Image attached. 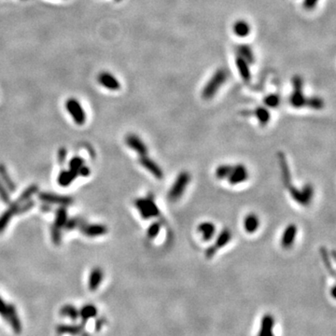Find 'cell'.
<instances>
[{"instance_id":"obj_1","label":"cell","mask_w":336,"mask_h":336,"mask_svg":"<svg viewBox=\"0 0 336 336\" xmlns=\"http://www.w3.org/2000/svg\"><path fill=\"white\" fill-rule=\"evenodd\" d=\"M227 78H228V73L225 69L224 68L218 69L216 72L213 74L211 79L208 80L207 84L205 85V87L202 91V97L206 100L212 99L219 92L220 88L224 85Z\"/></svg>"},{"instance_id":"obj_2","label":"cell","mask_w":336,"mask_h":336,"mask_svg":"<svg viewBox=\"0 0 336 336\" xmlns=\"http://www.w3.org/2000/svg\"><path fill=\"white\" fill-rule=\"evenodd\" d=\"M137 210L145 220L160 216V209L156 205L152 194H149L146 198H138L135 201Z\"/></svg>"},{"instance_id":"obj_3","label":"cell","mask_w":336,"mask_h":336,"mask_svg":"<svg viewBox=\"0 0 336 336\" xmlns=\"http://www.w3.org/2000/svg\"><path fill=\"white\" fill-rule=\"evenodd\" d=\"M292 86H293V92L289 97V103L293 108H296V109H301L303 107H305L307 97L304 96V91H303V86H304L303 78L299 75H295L292 78Z\"/></svg>"},{"instance_id":"obj_4","label":"cell","mask_w":336,"mask_h":336,"mask_svg":"<svg viewBox=\"0 0 336 336\" xmlns=\"http://www.w3.org/2000/svg\"><path fill=\"white\" fill-rule=\"evenodd\" d=\"M190 180H191V176L186 171L181 172L178 176H176V181L174 182V184L172 185L170 191L168 192L169 200L175 202L177 199H179L182 196Z\"/></svg>"},{"instance_id":"obj_5","label":"cell","mask_w":336,"mask_h":336,"mask_svg":"<svg viewBox=\"0 0 336 336\" xmlns=\"http://www.w3.org/2000/svg\"><path fill=\"white\" fill-rule=\"evenodd\" d=\"M65 109L69 115L72 117L73 120L78 125H83L86 121V114L80 102L75 98H69L65 102Z\"/></svg>"},{"instance_id":"obj_6","label":"cell","mask_w":336,"mask_h":336,"mask_svg":"<svg viewBox=\"0 0 336 336\" xmlns=\"http://www.w3.org/2000/svg\"><path fill=\"white\" fill-rule=\"evenodd\" d=\"M39 199L43 203H47L50 205H59L61 207H67L72 205V197L70 196H64V195H58L56 193L52 192H40L39 193Z\"/></svg>"},{"instance_id":"obj_7","label":"cell","mask_w":336,"mask_h":336,"mask_svg":"<svg viewBox=\"0 0 336 336\" xmlns=\"http://www.w3.org/2000/svg\"><path fill=\"white\" fill-rule=\"evenodd\" d=\"M98 83L104 88L110 91H118L120 89V83L119 80L109 71H102L98 74L97 77Z\"/></svg>"},{"instance_id":"obj_8","label":"cell","mask_w":336,"mask_h":336,"mask_svg":"<svg viewBox=\"0 0 336 336\" xmlns=\"http://www.w3.org/2000/svg\"><path fill=\"white\" fill-rule=\"evenodd\" d=\"M4 320H6V322L9 324V326L12 329V331L19 335L22 333L23 331V326H22V322L20 320V318L18 316L17 313L16 307L13 304H8V312L5 317Z\"/></svg>"},{"instance_id":"obj_9","label":"cell","mask_w":336,"mask_h":336,"mask_svg":"<svg viewBox=\"0 0 336 336\" xmlns=\"http://www.w3.org/2000/svg\"><path fill=\"white\" fill-rule=\"evenodd\" d=\"M248 177L247 168L244 165H236L232 168V173L228 176V181L231 185L240 184L245 182Z\"/></svg>"},{"instance_id":"obj_10","label":"cell","mask_w":336,"mask_h":336,"mask_svg":"<svg viewBox=\"0 0 336 336\" xmlns=\"http://www.w3.org/2000/svg\"><path fill=\"white\" fill-rule=\"evenodd\" d=\"M80 231L84 235L89 237H96L106 234L108 232V228L103 224H82L80 225Z\"/></svg>"},{"instance_id":"obj_11","label":"cell","mask_w":336,"mask_h":336,"mask_svg":"<svg viewBox=\"0 0 336 336\" xmlns=\"http://www.w3.org/2000/svg\"><path fill=\"white\" fill-rule=\"evenodd\" d=\"M139 163L143 168L148 170L152 176H155L158 179H162L164 177V172L162 168L158 166L157 163L148 157L147 155H143L139 157Z\"/></svg>"},{"instance_id":"obj_12","label":"cell","mask_w":336,"mask_h":336,"mask_svg":"<svg viewBox=\"0 0 336 336\" xmlns=\"http://www.w3.org/2000/svg\"><path fill=\"white\" fill-rule=\"evenodd\" d=\"M125 143L128 146L129 148H131L133 151L137 152L139 154V156L147 155V153H148L147 146L135 134H129L125 136Z\"/></svg>"},{"instance_id":"obj_13","label":"cell","mask_w":336,"mask_h":336,"mask_svg":"<svg viewBox=\"0 0 336 336\" xmlns=\"http://www.w3.org/2000/svg\"><path fill=\"white\" fill-rule=\"evenodd\" d=\"M56 332L59 335H68L72 336H89L84 328L80 325L61 324L56 327Z\"/></svg>"},{"instance_id":"obj_14","label":"cell","mask_w":336,"mask_h":336,"mask_svg":"<svg viewBox=\"0 0 336 336\" xmlns=\"http://www.w3.org/2000/svg\"><path fill=\"white\" fill-rule=\"evenodd\" d=\"M297 226L295 224H291L286 227L284 230L282 237H281V246L285 249H288L292 247L295 238H296Z\"/></svg>"},{"instance_id":"obj_15","label":"cell","mask_w":336,"mask_h":336,"mask_svg":"<svg viewBox=\"0 0 336 336\" xmlns=\"http://www.w3.org/2000/svg\"><path fill=\"white\" fill-rule=\"evenodd\" d=\"M17 208H18V203L14 202L12 204H9L7 210H5L1 215H0V233L4 232V230L7 228L9 222L11 221L12 217L16 215Z\"/></svg>"},{"instance_id":"obj_16","label":"cell","mask_w":336,"mask_h":336,"mask_svg":"<svg viewBox=\"0 0 336 336\" xmlns=\"http://www.w3.org/2000/svg\"><path fill=\"white\" fill-rule=\"evenodd\" d=\"M104 273L100 267H95L89 276L88 288L91 291H96L100 287L103 280Z\"/></svg>"},{"instance_id":"obj_17","label":"cell","mask_w":336,"mask_h":336,"mask_svg":"<svg viewBox=\"0 0 336 336\" xmlns=\"http://www.w3.org/2000/svg\"><path fill=\"white\" fill-rule=\"evenodd\" d=\"M279 160H280L282 180H283L284 184L286 185V187L288 188V186L291 185V175H290V172H289V168H288L286 156L283 152H279Z\"/></svg>"},{"instance_id":"obj_18","label":"cell","mask_w":336,"mask_h":336,"mask_svg":"<svg viewBox=\"0 0 336 336\" xmlns=\"http://www.w3.org/2000/svg\"><path fill=\"white\" fill-rule=\"evenodd\" d=\"M235 64L242 80L245 82H249L251 80V72L248 62L241 58L240 56H237L235 58Z\"/></svg>"},{"instance_id":"obj_19","label":"cell","mask_w":336,"mask_h":336,"mask_svg":"<svg viewBox=\"0 0 336 336\" xmlns=\"http://www.w3.org/2000/svg\"><path fill=\"white\" fill-rule=\"evenodd\" d=\"M198 232H200L203 240L208 242L213 238L216 232V227L213 223L210 222H204L199 224L198 226Z\"/></svg>"},{"instance_id":"obj_20","label":"cell","mask_w":336,"mask_h":336,"mask_svg":"<svg viewBox=\"0 0 336 336\" xmlns=\"http://www.w3.org/2000/svg\"><path fill=\"white\" fill-rule=\"evenodd\" d=\"M79 176L78 172L73 171V170H62L58 176L57 181L58 184L61 185L62 187H67L72 183L73 181Z\"/></svg>"},{"instance_id":"obj_21","label":"cell","mask_w":336,"mask_h":336,"mask_svg":"<svg viewBox=\"0 0 336 336\" xmlns=\"http://www.w3.org/2000/svg\"><path fill=\"white\" fill-rule=\"evenodd\" d=\"M0 179L3 182V184L5 185L8 192H14L16 191V184L11 179L5 165L1 163H0Z\"/></svg>"},{"instance_id":"obj_22","label":"cell","mask_w":336,"mask_h":336,"mask_svg":"<svg viewBox=\"0 0 336 336\" xmlns=\"http://www.w3.org/2000/svg\"><path fill=\"white\" fill-rule=\"evenodd\" d=\"M260 226V220L256 214L250 213L244 219V229L248 233H254Z\"/></svg>"},{"instance_id":"obj_23","label":"cell","mask_w":336,"mask_h":336,"mask_svg":"<svg viewBox=\"0 0 336 336\" xmlns=\"http://www.w3.org/2000/svg\"><path fill=\"white\" fill-rule=\"evenodd\" d=\"M97 313H98L97 308L94 304H85L79 310L80 318L84 323H86L91 319L96 318L97 316Z\"/></svg>"},{"instance_id":"obj_24","label":"cell","mask_w":336,"mask_h":336,"mask_svg":"<svg viewBox=\"0 0 336 336\" xmlns=\"http://www.w3.org/2000/svg\"><path fill=\"white\" fill-rule=\"evenodd\" d=\"M238 56L243 58L245 61H247L248 64H254L255 62V56L250 46L248 44H240L236 48Z\"/></svg>"},{"instance_id":"obj_25","label":"cell","mask_w":336,"mask_h":336,"mask_svg":"<svg viewBox=\"0 0 336 336\" xmlns=\"http://www.w3.org/2000/svg\"><path fill=\"white\" fill-rule=\"evenodd\" d=\"M233 32L234 34L239 37V38H245L250 34V25L248 24V22L244 20H237L234 24H233Z\"/></svg>"},{"instance_id":"obj_26","label":"cell","mask_w":336,"mask_h":336,"mask_svg":"<svg viewBox=\"0 0 336 336\" xmlns=\"http://www.w3.org/2000/svg\"><path fill=\"white\" fill-rule=\"evenodd\" d=\"M232 239V232L228 228H224L217 237L216 242L213 245L219 250L225 247Z\"/></svg>"},{"instance_id":"obj_27","label":"cell","mask_w":336,"mask_h":336,"mask_svg":"<svg viewBox=\"0 0 336 336\" xmlns=\"http://www.w3.org/2000/svg\"><path fill=\"white\" fill-rule=\"evenodd\" d=\"M274 328V319L271 315H266L263 320V324H261L259 336H273Z\"/></svg>"},{"instance_id":"obj_28","label":"cell","mask_w":336,"mask_h":336,"mask_svg":"<svg viewBox=\"0 0 336 336\" xmlns=\"http://www.w3.org/2000/svg\"><path fill=\"white\" fill-rule=\"evenodd\" d=\"M59 314H60V316L69 318L71 320H77L80 318L79 309L72 304H64V305H63L59 310Z\"/></svg>"},{"instance_id":"obj_29","label":"cell","mask_w":336,"mask_h":336,"mask_svg":"<svg viewBox=\"0 0 336 336\" xmlns=\"http://www.w3.org/2000/svg\"><path fill=\"white\" fill-rule=\"evenodd\" d=\"M253 116L256 117L260 124L263 126L266 125L271 118L270 112L264 107H258L255 111H253Z\"/></svg>"},{"instance_id":"obj_30","label":"cell","mask_w":336,"mask_h":336,"mask_svg":"<svg viewBox=\"0 0 336 336\" xmlns=\"http://www.w3.org/2000/svg\"><path fill=\"white\" fill-rule=\"evenodd\" d=\"M68 218H67V210L64 207H61L56 210V221H55V225L63 229L64 225L66 224Z\"/></svg>"},{"instance_id":"obj_31","label":"cell","mask_w":336,"mask_h":336,"mask_svg":"<svg viewBox=\"0 0 336 336\" xmlns=\"http://www.w3.org/2000/svg\"><path fill=\"white\" fill-rule=\"evenodd\" d=\"M37 192H39V187L37 185L33 184L28 186L24 192H22L16 201L18 204L24 203L25 201L30 200L32 198L33 195L36 194Z\"/></svg>"},{"instance_id":"obj_32","label":"cell","mask_w":336,"mask_h":336,"mask_svg":"<svg viewBox=\"0 0 336 336\" xmlns=\"http://www.w3.org/2000/svg\"><path fill=\"white\" fill-rule=\"evenodd\" d=\"M320 257H321V259H322V261L324 263V265L327 268L329 273H331L332 276L335 277L336 276V272H335L333 264L331 263V258H330V254H329L327 248H325V247H321L320 248Z\"/></svg>"},{"instance_id":"obj_33","label":"cell","mask_w":336,"mask_h":336,"mask_svg":"<svg viewBox=\"0 0 336 336\" xmlns=\"http://www.w3.org/2000/svg\"><path fill=\"white\" fill-rule=\"evenodd\" d=\"M305 107H308L312 110H316V111H320L324 108V101L322 98H320L319 96H312L309 98H306V103H305Z\"/></svg>"},{"instance_id":"obj_34","label":"cell","mask_w":336,"mask_h":336,"mask_svg":"<svg viewBox=\"0 0 336 336\" xmlns=\"http://www.w3.org/2000/svg\"><path fill=\"white\" fill-rule=\"evenodd\" d=\"M232 168L233 167L230 166V165H222V166H220L219 168H217L215 176L219 179L227 178L228 176H230V174L232 173Z\"/></svg>"},{"instance_id":"obj_35","label":"cell","mask_w":336,"mask_h":336,"mask_svg":"<svg viewBox=\"0 0 336 336\" xmlns=\"http://www.w3.org/2000/svg\"><path fill=\"white\" fill-rule=\"evenodd\" d=\"M51 236H52L53 243L56 245V246H59L61 244V241H62V229L57 227L55 224L52 225V227H51Z\"/></svg>"},{"instance_id":"obj_36","label":"cell","mask_w":336,"mask_h":336,"mask_svg":"<svg viewBox=\"0 0 336 336\" xmlns=\"http://www.w3.org/2000/svg\"><path fill=\"white\" fill-rule=\"evenodd\" d=\"M288 191H289V193L291 195V197L295 200V202H297L298 204L302 205V206H305L304 204V196H303V193L301 191H299L297 189L296 187H294L293 185L291 184L290 186L288 187Z\"/></svg>"},{"instance_id":"obj_37","label":"cell","mask_w":336,"mask_h":336,"mask_svg":"<svg viewBox=\"0 0 336 336\" xmlns=\"http://www.w3.org/2000/svg\"><path fill=\"white\" fill-rule=\"evenodd\" d=\"M264 104L266 105L269 108L276 109L278 108L280 104V97L279 95L276 94H271L269 96H266L264 99Z\"/></svg>"},{"instance_id":"obj_38","label":"cell","mask_w":336,"mask_h":336,"mask_svg":"<svg viewBox=\"0 0 336 336\" xmlns=\"http://www.w3.org/2000/svg\"><path fill=\"white\" fill-rule=\"evenodd\" d=\"M301 192H302L303 196H304L305 206H308L310 204V202L312 201L313 195H314V189H313L312 185H304V188Z\"/></svg>"},{"instance_id":"obj_39","label":"cell","mask_w":336,"mask_h":336,"mask_svg":"<svg viewBox=\"0 0 336 336\" xmlns=\"http://www.w3.org/2000/svg\"><path fill=\"white\" fill-rule=\"evenodd\" d=\"M34 207H35V202L31 200V199H30V200L25 201V202L21 203V204H18L16 215H20V214L26 213L27 211L31 210Z\"/></svg>"},{"instance_id":"obj_40","label":"cell","mask_w":336,"mask_h":336,"mask_svg":"<svg viewBox=\"0 0 336 336\" xmlns=\"http://www.w3.org/2000/svg\"><path fill=\"white\" fill-rule=\"evenodd\" d=\"M161 231V224L160 223H153L152 225H150V227L147 230V237L149 239H154Z\"/></svg>"},{"instance_id":"obj_41","label":"cell","mask_w":336,"mask_h":336,"mask_svg":"<svg viewBox=\"0 0 336 336\" xmlns=\"http://www.w3.org/2000/svg\"><path fill=\"white\" fill-rule=\"evenodd\" d=\"M83 224L82 221L79 219V218H72V219H68L66 224L64 226V230L67 231H71L75 228H79L81 224Z\"/></svg>"},{"instance_id":"obj_42","label":"cell","mask_w":336,"mask_h":336,"mask_svg":"<svg viewBox=\"0 0 336 336\" xmlns=\"http://www.w3.org/2000/svg\"><path fill=\"white\" fill-rule=\"evenodd\" d=\"M84 166V160L82 158H80L79 156H76L72 158L70 162H69V169L70 170H73V171H76V172H79L80 168ZM79 174V173H78Z\"/></svg>"},{"instance_id":"obj_43","label":"cell","mask_w":336,"mask_h":336,"mask_svg":"<svg viewBox=\"0 0 336 336\" xmlns=\"http://www.w3.org/2000/svg\"><path fill=\"white\" fill-rule=\"evenodd\" d=\"M0 199L6 205H9L10 204L9 193H8L7 188L5 187V185L3 184V182L1 181V179H0Z\"/></svg>"},{"instance_id":"obj_44","label":"cell","mask_w":336,"mask_h":336,"mask_svg":"<svg viewBox=\"0 0 336 336\" xmlns=\"http://www.w3.org/2000/svg\"><path fill=\"white\" fill-rule=\"evenodd\" d=\"M7 312H8V304H6L4 300L0 297V316L3 319H5Z\"/></svg>"},{"instance_id":"obj_45","label":"cell","mask_w":336,"mask_h":336,"mask_svg":"<svg viewBox=\"0 0 336 336\" xmlns=\"http://www.w3.org/2000/svg\"><path fill=\"white\" fill-rule=\"evenodd\" d=\"M319 3V0H304V8L307 10H311L317 6Z\"/></svg>"},{"instance_id":"obj_46","label":"cell","mask_w":336,"mask_h":336,"mask_svg":"<svg viewBox=\"0 0 336 336\" xmlns=\"http://www.w3.org/2000/svg\"><path fill=\"white\" fill-rule=\"evenodd\" d=\"M217 252H218V249L212 245V246L208 247V248L206 249V252H205L206 258L208 259V260H210V259H212L213 257L216 255Z\"/></svg>"},{"instance_id":"obj_47","label":"cell","mask_w":336,"mask_h":336,"mask_svg":"<svg viewBox=\"0 0 336 336\" xmlns=\"http://www.w3.org/2000/svg\"><path fill=\"white\" fill-rule=\"evenodd\" d=\"M66 155H67V151L65 150V148L59 149V151H58V162H59L60 165L64 164L65 158H66Z\"/></svg>"},{"instance_id":"obj_48","label":"cell","mask_w":336,"mask_h":336,"mask_svg":"<svg viewBox=\"0 0 336 336\" xmlns=\"http://www.w3.org/2000/svg\"><path fill=\"white\" fill-rule=\"evenodd\" d=\"M78 173H79V176H88L89 175L91 174V170H90V168H87V167L82 166V167L80 168V170H79Z\"/></svg>"},{"instance_id":"obj_49","label":"cell","mask_w":336,"mask_h":336,"mask_svg":"<svg viewBox=\"0 0 336 336\" xmlns=\"http://www.w3.org/2000/svg\"><path fill=\"white\" fill-rule=\"evenodd\" d=\"M40 208H41V210H42L43 212H50V211L53 210V209H52V206H51L50 204H47V203H44Z\"/></svg>"},{"instance_id":"obj_50","label":"cell","mask_w":336,"mask_h":336,"mask_svg":"<svg viewBox=\"0 0 336 336\" xmlns=\"http://www.w3.org/2000/svg\"><path fill=\"white\" fill-rule=\"evenodd\" d=\"M104 324V320L101 319V320H97V322L96 323V331H99L101 329V326Z\"/></svg>"},{"instance_id":"obj_51","label":"cell","mask_w":336,"mask_h":336,"mask_svg":"<svg viewBox=\"0 0 336 336\" xmlns=\"http://www.w3.org/2000/svg\"><path fill=\"white\" fill-rule=\"evenodd\" d=\"M117 1H120V0H117Z\"/></svg>"}]
</instances>
